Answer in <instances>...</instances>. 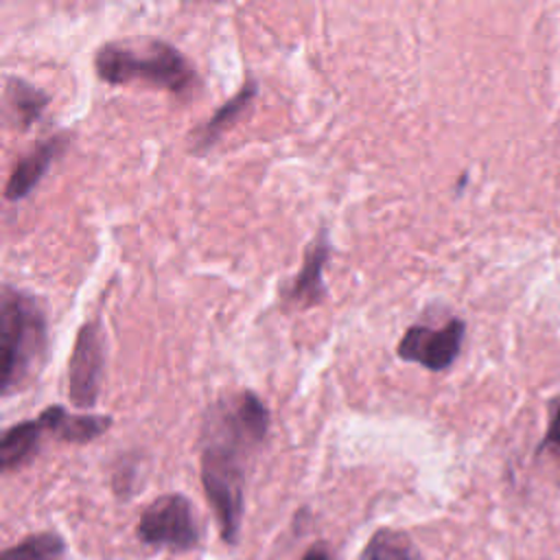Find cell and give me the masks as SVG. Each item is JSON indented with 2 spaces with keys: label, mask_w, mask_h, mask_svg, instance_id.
Here are the masks:
<instances>
[{
  "label": "cell",
  "mask_w": 560,
  "mask_h": 560,
  "mask_svg": "<svg viewBox=\"0 0 560 560\" xmlns=\"http://www.w3.org/2000/svg\"><path fill=\"white\" fill-rule=\"evenodd\" d=\"M265 400L249 392L230 394L208 407L201 429V486L225 542H236L243 521L245 462L269 431Z\"/></svg>",
  "instance_id": "6da1fadb"
},
{
  "label": "cell",
  "mask_w": 560,
  "mask_h": 560,
  "mask_svg": "<svg viewBox=\"0 0 560 560\" xmlns=\"http://www.w3.org/2000/svg\"><path fill=\"white\" fill-rule=\"evenodd\" d=\"M2 396L24 389L42 370L48 354V317L42 302L9 282L0 293Z\"/></svg>",
  "instance_id": "7a4b0ae2"
},
{
  "label": "cell",
  "mask_w": 560,
  "mask_h": 560,
  "mask_svg": "<svg viewBox=\"0 0 560 560\" xmlns=\"http://www.w3.org/2000/svg\"><path fill=\"white\" fill-rule=\"evenodd\" d=\"M98 79L112 85L144 81L171 94H188L197 88L192 63L168 42L149 39L140 46L109 42L98 46L94 55Z\"/></svg>",
  "instance_id": "3957f363"
},
{
  "label": "cell",
  "mask_w": 560,
  "mask_h": 560,
  "mask_svg": "<svg viewBox=\"0 0 560 560\" xmlns=\"http://www.w3.org/2000/svg\"><path fill=\"white\" fill-rule=\"evenodd\" d=\"M138 538L151 547L188 551L199 542L195 510L184 494L168 492L153 499L136 527Z\"/></svg>",
  "instance_id": "277c9868"
},
{
  "label": "cell",
  "mask_w": 560,
  "mask_h": 560,
  "mask_svg": "<svg viewBox=\"0 0 560 560\" xmlns=\"http://www.w3.org/2000/svg\"><path fill=\"white\" fill-rule=\"evenodd\" d=\"M466 337V322L459 317L448 319L440 328L413 324L405 330L396 346V354L402 361L418 363L431 372H444L459 357Z\"/></svg>",
  "instance_id": "5b68a950"
},
{
  "label": "cell",
  "mask_w": 560,
  "mask_h": 560,
  "mask_svg": "<svg viewBox=\"0 0 560 560\" xmlns=\"http://www.w3.org/2000/svg\"><path fill=\"white\" fill-rule=\"evenodd\" d=\"M105 365L103 335L98 322H85L74 339L68 361V398L79 409L94 407Z\"/></svg>",
  "instance_id": "8992f818"
},
{
  "label": "cell",
  "mask_w": 560,
  "mask_h": 560,
  "mask_svg": "<svg viewBox=\"0 0 560 560\" xmlns=\"http://www.w3.org/2000/svg\"><path fill=\"white\" fill-rule=\"evenodd\" d=\"M68 147V136H50L44 142L35 144L28 153L20 155L15 162L7 186H4V197L7 201H20L31 195V190L42 182L50 164L66 151Z\"/></svg>",
  "instance_id": "52a82bcc"
},
{
  "label": "cell",
  "mask_w": 560,
  "mask_h": 560,
  "mask_svg": "<svg viewBox=\"0 0 560 560\" xmlns=\"http://www.w3.org/2000/svg\"><path fill=\"white\" fill-rule=\"evenodd\" d=\"M330 256V243L326 232H319L306 247L302 269L291 280L287 289V300L300 308L315 306L322 302L326 287H324V267Z\"/></svg>",
  "instance_id": "ba28073f"
},
{
  "label": "cell",
  "mask_w": 560,
  "mask_h": 560,
  "mask_svg": "<svg viewBox=\"0 0 560 560\" xmlns=\"http://www.w3.org/2000/svg\"><path fill=\"white\" fill-rule=\"evenodd\" d=\"M48 433H52L61 442L70 444H88L103 435L112 427L109 416L96 413H68L63 407L52 405L39 413Z\"/></svg>",
  "instance_id": "9c48e42d"
},
{
  "label": "cell",
  "mask_w": 560,
  "mask_h": 560,
  "mask_svg": "<svg viewBox=\"0 0 560 560\" xmlns=\"http://www.w3.org/2000/svg\"><path fill=\"white\" fill-rule=\"evenodd\" d=\"M256 94H258V83L254 79H247L241 85V90L232 98H228L221 107H217V112L192 133L195 149L199 151L210 149L245 114V109L252 105Z\"/></svg>",
  "instance_id": "30bf717a"
},
{
  "label": "cell",
  "mask_w": 560,
  "mask_h": 560,
  "mask_svg": "<svg viewBox=\"0 0 560 560\" xmlns=\"http://www.w3.org/2000/svg\"><path fill=\"white\" fill-rule=\"evenodd\" d=\"M48 94L20 77H4V116L18 127L28 129L46 109Z\"/></svg>",
  "instance_id": "8fae6325"
},
{
  "label": "cell",
  "mask_w": 560,
  "mask_h": 560,
  "mask_svg": "<svg viewBox=\"0 0 560 560\" xmlns=\"http://www.w3.org/2000/svg\"><path fill=\"white\" fill-rule=\"evenodd\" d=\"M48 433L42 418H33L26 422H18L9 427L0 442V466L4 472L22 468L28 464L42 444V435Z\"/></svg>",
  "instance_id": "7c38bea8"
},
{
  "label": "cell",
  "mask_w": 560,
  "mask_h": 560,
  "mask_svg": "<svg viewBox=\"0 0 560 560\" xmlns=\"http://www.w3.org/2000/svg\"><path fill=\"white\" fill-rule=\"evenodd\" d=\"M359 560H422V556L405 532L381 527L365 542Z\"/></svg>",
  "instance_id": "4fadbf2b"
},
{
  "label": "cell",
  "mask_w": 560,
  "mask_h": 560,
  "mask_svg": "<svg viewBox=\"0 0 560 560\" xmlns=\"http://www.w3.org/2000/svg\"><path fill=\"white\" fill-rule=\"evenodd\" d=\"M63 553H66V542L59 534L39 532L4 549L2 560H63Z\"/></svg>",
  "instance_id": "5bb4252c"
},
{
  "label": "cell",
  "mask_w": 560,
  "mask_h": 560,
  "mask_svg": "<svg viewBox=\"0 0 560 560\" xmlns=\"http://www.w3.org/2000/svg\"><path fill=\"white\" fill-rule=\"evenodd\" d=\"M560 446V400L556 402L553 411H551V418H549V424H547V431H545V438L538 446V453L542 451H553Z\"/></svg>",
  "instance_id": "9a60e30c"
},
{
  "label": "cell",
  "mask_w": 560,
  "mask_h": 560,
  "mask_svg": "<svg viewBox=\"0 0 560 560\" xmlns=\"http://www.w3.org/2000/svg\"><path fill=\"white\" fill-rule=\"evenodd\" d=\"M302 560H330V556L324 547H311Z\"/></svg>",
  "instance_id": "2e32d148"
},
{
  "label": "cell",
  "mask_w": 560,
  "mask_h": 560,
  "mask_svg": "<svg viewBox=\"0 0 560 560\" xmlns=\"http://www.w3.org/2000/svg\"><path fill=\"white\" fill-rule=\"evenodd\" d=\"M551 455H556V457L560 459V446H558V448H553V451H551Z\"/></svg>",
  "instance_id": "e0dca14e"
}]
</instances>
